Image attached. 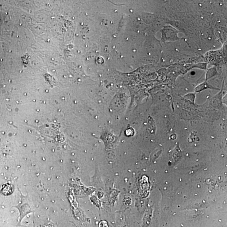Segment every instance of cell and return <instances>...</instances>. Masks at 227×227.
Masks as SVG:
<instances>
[{
    "label": "cell",
    "instance_id": "obj_1",
    "mask_svg": "<svg viewBox=\"0 0 227 227\" xmlns=\"http://www.w3.org/2000/svg\"><path fill=\"white\" fill-rule=\"evenodd\" d=\"M161 40L163 42H174L181 39L178 36L179 31L170 25L164 26L162 30Z\"/></svg>",
    "mask_w": 227,
    "mask_h": 227
},
{
    "label": "cell",
    "instance_id": "obj_2",
    "mask_svg": "<svg viewBox=\"0 0 227 227\" xmlns=\"http://www.w3.org/2000/svg\"><path fill=\"white\" fill-rule=\"evenodd\" d=\"M19 210L20 213V219H22L25 216L33 212L32 202L29 198L28 195L24 196L21 194V202L16 206Z\"/></svg>",
    "mask_w": 227,
    "mask_h": 227
},
{
    "label": "cell",
    "instance_id": "obj_3",
    "mask_svg": "<svg viewBox=\"0 0 227 227\" xmlns=\"http://www.w3.org/2000/svg\"><path fill=\"white\" fill-rule=\"evenodd\" d=\"M209 89L218 90L210 85L207 81H205L196 86L195 88V91L196 93H199L205 90Z\"/></svg>",
    "mask_w": 227,
    "mask_h": 227
},
{
    "label": "cell",
    "instance_id": "obj_4",
    "mask_svg": "<svg viewBox=\"0 0 227 227\" xmlns=\"http://www.w3.org/2000/svg\"><path fill=\"white\" fill-rule=\"evenodd\" d=\"M218 74L216 67L214 66L210 68L206 71V79L205 81H207L208 79L216 76Z\"/></svg>",
    "mask_w": 227,
    "mask_h": 227
},
{
    "label": "cell",
    "instance_id": "obj_5",
    "mask_svg": "<svg viewBox=\"0 0 227 227\" xmlns=\"http://www.w3.org/2000/svg\"><path fill=\"white\" fill-rule=\"evenodd\" d=\"M14 190V187L13 185L6 184L2 187V194L5 195L11 194Z\"/></svg>",
    "mask_w": 227,
    "mask_h": 227
},
{
    "label": "cell",
    "instance_id": "obj_6",
    "mask_svg": "<svg viewBox=\"0 0 227 227\" xmlns=\"http://www.w3.org/2000/svg\"><path fill=\"white\" fill-rule=\"evenodd\" d=\"M185 97L186 98H187V99H188L189 100L191 101V102H194V94H187V95H186V96H185Z\"/></svg>",
    "mask_w": 227,
    "mask_h": 227
},
{
    "label": "cell",
    "instance_id": "obj_7",
    "mask_svg": "<svg viewBox=\"0 0 227 227\" xmlns=\"http://www.w3.org/2000/svg\"><path fill=\"white\" fill-rule=\"evenodd\" d=\"M98 227H109L107 222L105 221H101L99 222Z\"/></svg>",
    "mask_w": 227,
    "mask_h": 227
}]
</instances>
